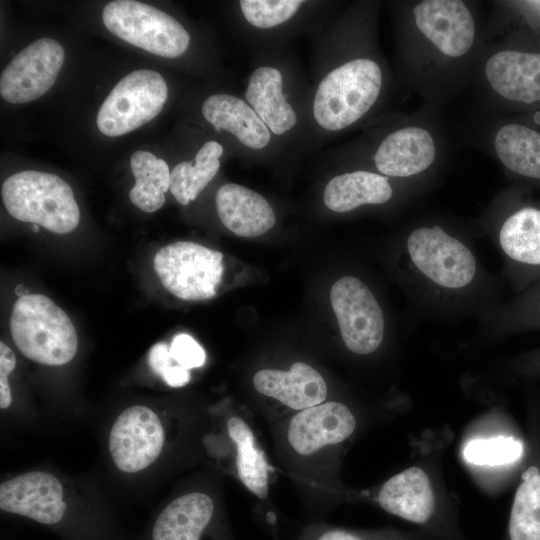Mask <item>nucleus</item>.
<instances>
[{"instance_id":"f257e3e1","label":"nucleus","mask_w":540,"mask_h":540,"mask_svg":"<svg viewBox=\"0 0 540 540\" xmlns=\"http://www.w3.org/2000/svg\"><path fill=\"white\" fill-rule=\"evenodd\" d=\"M396 262L413 307L426 315L482 318L502 303L501 281L484 267L473 244L443 225L413 226Z\"/></svg>"},{"instance_id":"f03ea898","label":"nucleus","mask_w":540,"mask_h":540,"mask_svg":"<svg viewBox=\"0 0 540 540\" xmlns=\"http://www.w3.org/2000/svg\"><path fill=\"white\" fill-rule=\"evenodd\" d=\"M9 327L19 351L37 363L64 365L77 352L78 338L71 319L43 294L20 296L12 308Z\"/></svg>"},{"instance_id":"7ed1b4c3","label":"nucleus","mask_w":540,"mask_h":540,"mask_svg":"<svg viewBox=\"0 0 540 540\" xmlns=\"http://www.w3.org/2000/svg\"><path fill=\"white\" fill-rule=\"evenodd\" d=\"M1 196L7 212L19 221L38 224L56 234L70 233L79 224L74 192L55 174L17 172L4 181Z\"/></svg>"},{"instance_id":"20e7f679","label":"nucleus","mask_w":540,"mask_h":540,"mask_svg":"<svg viewBox=\"0 0 540 540\" xmlns=\"http://www.w3.org/2000/svg\"><path fill=\"white\" fill-rule=\"evenodd\" d=\"M383 82L380 66L372 59L357 58L330 71L319 83L313 116L328 131L345 129L375 104Z\"/></svg>"},{"instance_id":"39448f33","label":"nucleus","mask_w":540,"mask_h":540,"mask_svg":"<svg viewBox=\"0 0 540 540\" xmlns=\"http://www.w3.org/2000/svg\"><path fill=\"white\" fill-rule=\"evenodd\" d=\"M102 20L113 35L160 57H180L189 47L190 35L175 18L143 2L111 1Z\"/></svg>"},{"instance_id":"423d86ee","label":"nucleus","mask_w":540,"mask_h":540,"mask_svg":"<svg viewBox=\"0 0 540 540\" xmlns=\"http://www.w3.org/2000/svg\"><path fill=\"white\" fill-rule=\"evenodd\" d=\"M154 270L163 287L186 301L213 298L224 272L223 254L192 241H179L159 249Z\"/></svg>"},{"instance_id":"0eeeda50","label":"nucleus","mask_w":540,"mask_h":540,"mask_svg":"<svg viewBox=\"0 0 540 540\" xmlns=\"http://www.w3.org/2000/svg\"><path fill=\"white\" fill-rule=\"evenodd\" d=\"M486 229L515 295L540 281V207L520 206Z\"/></svg>"},{"instance_id":"6e6552de","label":"nucleus","mask_w":540,"mask_h":540,"mask_svg":"<svg viewBox=\"0 0 540 540\" xmlns=\"http://www.w3.org/2000/svg\"><path fill=\"white\" fill-rule=\"evenodd\" d=\"M168 87L163 76L138 69L124 76L110 91L97 114L99 131L118 137L143 126L163 109Z\"/></svg>"},{"instance_id":"1a4fd4ad","label":"nucleus","mask_w":540,"mask_h":540,"mask_svg":"<svg viewBox=\"0 0 540 540\" xmlns=\"http://www.w3.org/2000/svg\"><path fill=\"white\" fill-rule=\"evenodd\" d=\"M330 303L345 347L360 356L376 352L385 338L383 308L372 289L353 275L339 278L330 289Z\"/></svg>"},{"instance_id":"9d476101","label":"nucleus","mask_w":540,"mask_h":540,"mask_svg":"<svg viewBox=\"0 0 540 540\" xmlns=\"http://www.w3.org/2000/svg\"><path fill=\"white\" fill-rule=\"evenodd\" d=\"M65 59L63 46L52 38H40L21 50L3 69L1 97L22 104L38 99L55 83Z\"/></svg>"},{"instance_id":"9b49d317","label":"nucleus","mask_w":540,"mask_h":540,"mask_svg":"<svg viewBox=\"0 0 540 540\" xmlns=\"http://www.w3.org/2000/svg\"><path fill=\"white\" fill-rule=\"evenodd\" d=\"M164 430L148 407L136 405L123 411L112 426L109 450L117 468L124 472L145 469L159 456Z\"/></svg>"},{"instance_id":"f8f14e48","label":"nucleus","mask_w":540,"mask_h":540,"mask_svg":"<svg viewBox=\"0 0 540 540\" xmlns=\"http://www.w3.org/2000/svg\"><path fill=\"white\" fill-rule=\"evenodd\" d=\"M418 30L443 55L458 58L473 45L475 23L470 10L459 0H426L413 9Z\"/></svg>"},{"instance_id":"ddd939ff","label":"nucleus","mask_w":540,"mask_h":540,"mask_svg":"<svg viewBox=\"0 0 540 540\" xmlns=\"http://www.w3.org/2000/svg\"><path fill=\"white\" fill-rule=\"evenodd\" d=\"M0 508L51 525L63 518L66 504L58 479L46 472L33 471L0 485Z\"/></svg>"},{"instance_id":"4468645a","label":"nucleus","mask_w":540,"mask_h":540,"mask_svg":"<svg viewBox=\"0 0 540 540\" xmlns=\"http://www.w3.org/2000/svg\"><path fill=\"white\" fill-rule=\"evenodd\" d=\"M356 419L343 403L329 401L306 408L290 420L288 441L295 452L311 455L338 444L354 432Z\"/></svg>"},{"instance_id":"2eb2a0df","label":"nucleus","mask_w":540,"mask_h":540,"mask_svg":"<svg viewBox=\"0 0 540 540\" xmlns=\"http://www.w3.org/2000/svg\"><path fill=\"white\" fill-rule=\"evenodd\" d=\"M378 503L388 513L422 526L432 524L437 512L431 478L418 466L389 478L379 490Z\"/></svg>"},{"instance_id":"dca6fc26","label":"nucleus","mask_w":540,"mask_h":540,"mask_svg":"<svg viewBox=\"0 0 540 540\" xmlns=\"http://www.w3.org/2000/svg\"><path fill=\"white\" fill-rule=\"evenodd\" d=\"M436 158V146L428 130L407 126L388 134L374 155L381 175L409 178L425 172Z\"/></svg>"},{"instance_id":"f3484780","label":"nucleus","mask_w":540,"mask_h":540,"mask_svg":"<svg viewBox=\"0 0 540 540\" xmlns=\"http://www.w3.org/2000/svg\"><path fill=\"white\" fill-rule=\"evenodd\" d=\"M484 71L501 97L527 104L540 101V53L503 50L487 60Z\"/></svg>"},{"instance_id":"a211bd4d","label":"nucleus","mask_w":540,"mask_h":540,"mask_svg":"<svg viewBox=\"0 0 540 540\" xmlns=\"http://www.w3.org/2000/svg\"><path fill=\"white\" fill-rule=\"evenodd\" d=\"M253 385L259 393L300 411L323 403L327 396L322 375L304 362H295L288 371L260 370L253 377Z\"/></svg>"},{"instance_id":"6ab92c4d","label":"nucleus","mask_w":540,"mask_h":540,"mask_svg":"<svg viewBox=\"0 0 540 540\" xmlns=\"http://www.w3.org/2000/svg\"><path fill=\"white\" fill-rule=\"evenodd\" d=\"M215 204L222 224L240 237H257L270 230L276 221L269 202L256 191L235 183L222 185Z\"/></svg>"},{"instance_id":"aec40b11","label":"nucleus","mask_w":540,"mask_h":540,"mask_svg":"<svg viewBox=\"0 0 540 540\" xmlns=\"http://www.w3.org/2000/svg\"><path fill=\"white\" fill-rule=\"evenodd\" d=\"M201 111L216 131L230 132L248 148L260 150L270 142V130L253 108L238 97L213 94L204 100Z\"/></svg>"},{"instance_id":"412c9836","label":"nucleus","mask_w":540,"mask_h":540,"mask_svg":"<svg viewBox=\"0 0 540 540\" xmlns=\"http://www.w3.org/2000/svg\"><path fill=\"white\" fill-rule=\"evenodd\" d=\"M245 98L271 133L283 135L295 126L297 116L283 94V79L278 69L257 68L250 76Z\"/></svg>"},{"instance_id":"4be33fe9","label":"nucleus","mask_w":540,"mask_h":540,"mask_svg":"<svg viewBox=\"0 0 540 540\" xmlns=\"http://www.w3.org/2000/svg\"><path fill=\"white\" fill-rule=\"evenodd\" d=\"M393 193L388 177L357 170L334 176L325 186L323 200L331 211L345 213L364 205L385 204Z\"/></svg>"},{"instance_id":"5701e85b","label":"nucleus","mask_w":540,"mask_h":540,"mask_svg":"<svg viewBox=\"0 0 540 540\" xmlns=\"http://www.w3.org/2000/svg\"><path fill=\"white\" fill-rule=\"evenodd\" d=\"M213 511V501L204 493L180 496L158 516L153 528V540H199Z\"/></svg>"},{"instance_id":"b1692460","label":"nucleus","mask_w":540,"mask_h":540,"mask_svg":"<svg viewBox=\"0 0 540 540\" xmlns=\"http://www.w3.org/2000/svg\"><path fill=\"white\" fill-rule=\"evenodd\" d=\"M480 319L484 333L491 337L540 330V281Z\"/></svg>"},{"instance_id":"393cba45","label":"nucleus","mask_w":540,"mask_h":540,"mask_svg":"<svg viewBox=\"0 0 540 540\" xmlns=\"http://www.w3.org/2000/svg\"><path fill=\"white\" fill-rule=\"evenodd\" d=\"M494 148L509 171L540 181V132L520 124H506L497 131Z\"/></svg>"},{"instance_id":"a878e982","label":"nucleus","mask_w":540,"mask_h":540,"mask_svg":"<svg viewBox=\"0 0 540 540\" xmlns=\"http://www.w3.org/2000/svg\"><path fill=\"white\" fill-rule=\"evenodd\" d=\"M227 431L236 450L238 478L251 493L265 498L268 494L269 467L251 428L242 418L233 416L227 422Z\"/></svg>"},{"instance_id":"bb28decb","label":"nucleus","mask_w":540,"mask_h":540,"mask_svg":"<svg viewBox=\"0 0 540 540\" xmlns=\"http://www.w3.org/2000/svg\"><path fill=\"white\" fill-rule=\"evenodd\" d=\"M130 167L135 178V185L129 192L130 201L144 212L157 211L165 202V193L170 190L168 164L151 152L137 150L130 158Z\"/></svg>"},{"instance_id":"cd10ccee","label":"nucleus","mask_w":540,"mask_h":540,"mask_svg":"<svg viewBox=\"0 0 540 540\" xmlns=\"http://www.w3.org/2000/svg\"><path fill=\"white\" fill-rule=\"evenodd\" d=\"M525 469L510 509L506 540H540V464Z\"/></svg>"},{"instance_id":"c85d7f7f","label":"nucleus","mask_w":540,"mask_h":540,"mask_svg":"<svg viewBox=\"0 0 540 540\" xmlns=\"http://www.w3.org/2000/svg\"><path fill=\"white\" fill-rule=\"evenodd\" d=\"M223 147L216 141H207L196 153L193 161L178 163L171 171L170 192L181 205L194 201L220 168Z\"/></svg>"},{"instance_id":"c756f323","label":"nucleus","mask_w":540,"mask_h":540,"mask_svg":"<svg viewBox=\"0 0 540 540\" xmlns=\"http://www.w3.org/2000/svg\"><path fill=\"white\" fill-rule=\"evenodd\" d=\"M524 445L514 437H496L469 441L463 451L466 461L476 465H505L522 458Z\"/></svg>"},{"instance_id":"7c9ffc66","label":"nucleus","mask_w":540,"mask_h":540,"mask_svg":"<svg viewBox=\"0 0 540 540\" xmlns=\"http://www.w3.org/2000/svg\"><path fill=\"white\" fill-rule=\"evenodd\" d=\"M303 4L300 0H242L243 16L252 26L268 29L293 17Z\"/></svg>"},{"instance_id":"2f4dec72","label":"nucleus","mask_w":540,"mask_h":540,"mask_svg":"<svg viewBox=\"0 0 540 540\" xmlns=\"http://www.w3.org/2000/svg\"><path fill=\"white\" fill-rule=\"evenodd\" d=\"M148 362L152 370L171 387H182L190 381L189 370L174 360L170 347L165 343H156L150 348Z\"/></svg>"},{"instance_id":"473e14b6","label":"nucleus","mask_w":540,"mask_h":540,"mask_svg":"<svg viewBox=\"0 0 540 540\" xmlns=\"http://www.w3.org/2000/svg\"><path fill=\"white\" fill-rule=\"evenodd\" d=\"M170 352L174 360L188 370L201 367L206 360V354L202 346L186 333L174 336L171 341Z\"/></svg>"},{"instance_id":"72a5a7b5","label":"nucleus","mask_w":540,"mask_h":540,"mask_svg":"<svg viewBox=\"0 0 540 540\" xmlns=\"http://www.w3.org/2000/svg\"><path fill=\"white\" fill-rule=\"evenodd\" d=\"M509 369L517 377L540 379V347L514 357Z\"/></svg>"},{"instance_id":"f704fd0d","label":"nucleus","mask_w":540,"mask_h":540,"mask_svg":"<svg viewBox=\"0 0 540 540\" xmlns=\"http://www.w3.org/2000/svg\"><path fill=\"white\" fill-rule=\"evenodd\" d=\"M16 358L13 351L4 343H0V407H9L12 401L8 376L14 370Z\"/></svg>"},{"instance_id":"c9c22d12","label":"nucleus","mask_w":540,"mask_h":540,"mask_svg":"<svg viewBox=\"0 0 540 540\" xmlns=\"http://www.w3.org/2000/svg\"><path fill=\"white\" fill-rule=\"evenodd\" d=\"M317 540H364L359 535L345 530H329L322 534Z\"/></svg>"}]
</instances>
